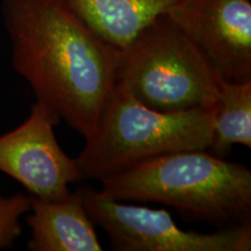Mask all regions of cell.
I'll return each instance as SVG.
<instances>
[{
  "mask_svg": "<svg viewBox=\"0 0 251 251\" xmlns=\"http://www.w3.org/2000/svg\"><path fill=\"white\" fill-rule=\"evenodd\" d=\"M234 144L251 148V79H220L208 151L225 158Z\"/></svg>",
  "mask_w": 251,
  "mask_h": 251,
  "instance_id": "obj_10",
  "label": "cell"
},
{
  "mask_svg": "<svg viewBox=\"0 0 251 251\" xmlns=\"http://www.w3.org/2000/svg\"><path fill=\"white\" fill-rule=\"evenodd\" d=\"M214 105L163 113L147 107L118 79L92 134L76 158L84 178L101 181L156 157L207 150Z\"/></svg>",
  "mask_w": 251,
  "mask_h": 251,
  "instance_id": "obj_3",
  "label": "cell"
},
{
  "mask_svg": "<svg viewBox=\"0 0 251 251\" xmlns=\"http://www.w3.org/2000/svg\"><path fill=\"white\" fill-rule=\"evenodd\" d=\"M105 42L121 50L178 0H62Z\"/></svg>",
  "mask_w": 251,
  "mask_h": 251,
  "instance_id": "obj_9",
  "label": "cell"
},
{
  "mask_svg": "<svg viewBox=\"0 0 251 251\" xmlns=\"http://www.w3.org/2000/svg\"><path fill=\"white\" fill-rule=\"evenodd\" d=\"M12 67L39 101L87 139L118 81L120 50L62 0H1Z\"/></svg>",
  "mask_w": 251,
  "mask_h": 251,
  "instance_id": "obj_1",
  "label": "cell"
},
{
  "mask_svg": "<svg viewBox=\"0 0 251 251\" xmlns=\"http://www.w3.org/2000/svg\"><path fill=\"white\" fill-rule=\"evenodd\" d=\"M87 214L117 251H250L251 225L214 233L184 230L164 209L124 203L89 185L78 187Z\"/></svg>",
  "mask_w": 251,
  "mask_h": 251,
  "instance_id": "obj_5",
  "label": "cell"
},
{
  "mask_svg": "<svg viewBox=\"0 0 251 251\" xmlns=\"http://www.w3.org/2000/svg\"><path fill=\"white\" fill-rule=\"evenodd\" d=\"M166 14L219 78L251 79L250 0H178Z\"/></svg>",
  "mask_w": 251,
  "mask_h": 251,
  "instance_id": "obj_7",
  "label": "cell"
},
{
  "mask_svg": "<svg viewBox=\"0 0 251 251\" xmlns=\"http://www.w3.org/2000/svg\"><path fill=\"white\" fill-rule=\"evenodd\" d=\"M30 198L26 222L30 251H101L94 224L84 207L79 188L61 200Z\"/></svg>",
  "mask_w": 251,
  "mask_h": 251,
  "instance_id": "obj_8",
  "label": "cell"
},
{
  "mask_svg": "<svg viewBox=\"0 0 251 251\" xmlns=\"http://www.w3.org/2000/svg\"><path fill=\"white\" fill-rule=\"evenodd\" d=\"M59 119L39 101L28 118L13 130L0 135V171L43 200H61L71 193L69 185L84 180L76 159L56 140Z\"/></svg>",
  "mask_w": 251,
  "mask_h": 251,
  "instance_id": "obj_6",
  "label": "cell"
},
{
  "mask_svg": "<svg viewBox=\"0 0 251 251\" xmlns=\"http://www.w3.org/2000/svg\"><path fill=\"white\" fill-rule=\"evenodd\" d=\"M30 209V198L23 193L0 196V250L13 246L23 233L20 220Z\"/></svg>",
  "mask_w": 251,
  "mask_h": 251,
  "instance_id": "obj_11",
  "label": "cell"
},
{
  "mask_svg": "<svg viewBox=\"0 0 251 251\" xmlns=\"http://www.w3.org/2000/svg\"><path fill=\"white\" fill-rule=\"evenodd\" d=\"M118 79L142 105L174 113L215 105L221 78L164 14L120 50Z\"/></svg>",
  "mask_w": 251,
  "mask_h": 251,
  "instance_id": "obj_4",
  "label": "cell"
},
{
  "mask_svg": "<svg viewBox=\"0 0 251 251\" xmlns=\"http://www.w3.org/2000/svg\"><path fill=\"white\" fill-rule=\"evenodd\" d=\"M100 183L111 199L163 203L188 221L219 229L250 222V169L206 149L156 157Z\"/></svg>",
  "mask_w": 251,
  "mask_h": 251,
  "instance_id": "obj_2",
  "label": "cell"
}]
</instances>
